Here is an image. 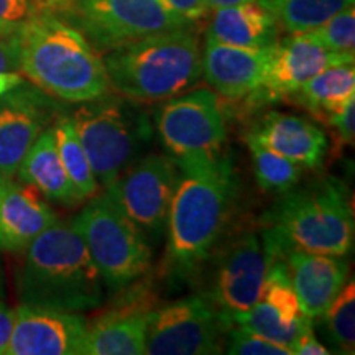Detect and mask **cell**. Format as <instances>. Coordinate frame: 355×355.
<instances>
[{
  "mask_svg": "<svg viewBox=\"0 0 355 355\" xmlns=\"http://www.w3.org/2000/svg\"><path fill=\"white\" fill-rule=\"evenodd\" d=\"M175 159V158H173ZM178 180L168 214L166 261L176 278H194L214 254L237 196L227 155L175 159Z\"/></svg>",
  "mask_w": 355,
  "mask_h": 355,
  "instance_id": "6da1fadb",
  "label": "cell"
},
{
  "mask_svg": "<svg viewBox=\"0 0 355 355\" xmlns=\"http://www.w3.org/2000/svg\"><path fill=\"white\" fill-rule=\"evenodd\" d=\"M25 250L17 275L21 304L86 313L104 303V279L74 219L56 220Z\"/></svg>",
  "mask_w": 355,
  "mask_h": 355,
  "instance_id": "7a4b0ae2",
  "label": "cell"
},
{
  "mask_svg": "<svg viewBox=\"0 0 355 355\" xmlns=\"http://www.w3.org/2000/svg\"><path fill=\"white\" fill-rule=\"evenodd\" d=\"M260 234L273 259H285L291 250L349 255L355 239L349 189L336 178H322L286 191L261 217Z\"/></svg>",
  "mask_w": 355,
  "mask_h": 355,
  "instance_id": "3957f363",
  "label": "cell"
},
{
  "mask_svg": "<svg viewBox=\"0 0 355 355\" xmlns=\"http://www.w3.org/2000/svg\"><path fill=\"white\" fill-rule=\"evenodd\" d=\"M17 35L20 73L46 94L81 104L109 92L104 61L94 44L61 17H38Z\"/></svg>",
  "mask_w": 355,
  "mask_h": 355,
  "instance_id": "277c9868",
  "label": "cell"
},
{
  "mask_svg": "<svg viewBox=\"0 0 355 355\" xmlns=\"http://www.w3.org/2000/svg\"><path fill=\"white\" fill-rule=\"evenodd\" d=\"M102 61L109 89L137 102L171 99L202 76V51L189 26L115 46Z\"/></svg>",
  "mask_w": 355,
  "mask_h": 355,
  "instance_id": "5b68a950",
  "label": "cell"
},
{
  "mask_svg": "<svg viewBox=\"0 0 355 355\" xmlns=\"http://www.w3.org/2000/svg\"><path fill=\"white\" fill-rule=\"evenodd\" d=\"M97 183L104 188L130 168L152 141L148 114L137 101L109 92L81 102L71 114Z\"/></svg>",
  "mask_w": 355,
  "mask_h": 355,
  "instance_id": "8992f818",
  "label": "cell"
},
{
  "mask_svg": "<svg viewBox=\"0 0 355 355\" xmlns=\"http://www.w3.org/2000/svg\"><path fill=\"white\" fill-rule=\"evenodd\" d=\"M73 219L110 293L125 290L148 273L152 265L148 239L109 191L92 196Z\"/></svg>",
  "mask_w": 355,
  "mask_h": 355,
  "instance_id": "52a82bcc",
  "label": "cell"
},
{
  "mask_svg": "<svg viewBox=\"0 0 355 355\" xmlns=\"http://www.w3.org/2000/svg\"><path fill=\"white\" fill-rule=\"evenodd\" d=\"M230 324L204 296H188L153 308L146 331L152 355L220 354Z\"/></svg>",
  "mask_w": 355,
  "mask_h": 355,
  "instance_id": "ba28073f",
  "label": "cell"
},
{
  "mask_svg": "<svg viewBox=\"0 0 355 355\" xmlns=\"http://www.w3.org/2000/svg\"><path fill=\"white\" fill-rule=\"evenodd\" d=\"M155 125L168 155L175 159L220 153L227 140L224 109L211 89L166 99L155 112Z\"/></svg>",
  "mask_w": 355,
  "mask_h": 355,
  "instance_id": "9c48e42d",
  "label": "cell"
},
{
  "mask_svg": "<svg viewBox=\"0 0 355 355\" xmlns=\"http://www.w3.org/2000/svg\"><path fill=\"white\" fill-rule=\"evenodd\" d=\"M273 260L259 230H241L217 252L204 298L232 324L234 316L247 313L259 300Z\"/></svg>",
  "mask_w": 355,
  "mask_h": 355,
  "instance_id": "30bf717a",
  "label": "cell"
},
{
  "mask_svg": "<svg viewBox=\"0 0 355 355\" xmlns=\"http://www.w3.org/2000/svg\"><path fill=\"white\" fill-rule=\"evenodd\" d=\"M76 12L89 42L101 50L191 26L163 0H79Z\"/></svg>",
  "mask_w": 355,
  "mask_h": 355,
  "instance_id": "8fae6325",
  "label": "cell"
},
{
  "mask_svg": "<svg viewBox=\"0 0 355 355\" xmlns=\"http://www.w3.org/2000/svg\"><path fill=\"white\" fill-rule=\"evenodd\" d=\"M176 180L178 168L170 155H146L105 191L152 243L166 230Z\"/></svg>",
  "mask_w": 355,
  "mask_h": 355,
  "instance_id": "7c38bea8",
  "label": "cell"
},
{
  "mask_svg": "<svg viewBox=\"0 0 355 355\" xmlns=\"http://www.w3.org/2000/svg\"><path fill=\"white\" fill-rule=\"evenodd\" d=\"M354 61L355 53L329 51L309 32L290 33L273 44L263 81L245 99L254 107L286 99L326 68Z\"/></svg>",
  "mask_w": 355,
  "mask_h": 355,
  "instance_id": "4fadbf2b",
  "label": "cell"
},
{
  "mask_svg": "<svg viewBox=\"0 0 355 355\" xmlns=\"http://www.w3.org/2000/svg\"><path fill=\"white\" fill-rule=\"evenodd\" d=\"M63 110L61 101L21 81L0 96V175L13 178L40 133Z\"/></svg>",
  "mask_w": 355,
  "mask_h": 355,
  "instance_id": "5bb4252c",
  "label": "cell"
},
{
  "mask_svg": "<svg viewBox=\"0 0 355 355\" xmlns=\"http://www.w3.org/2000/svg\"><path fill=\"white\" fill-rule=\"evenodd\" d=\"M309 322H313V319L304 314L283 259H275L268 266L255 304L247 313L232 318L235 326L288 349Z\"/></svg>",
  "mask_w": 355,
  "mask_h": 355,
  "instance_id": "9a60e30c",
  "label": "cell"
},
{
  "mask_svg": "<svg viewBox=\"0 0 355 355\" xmlns=\"http://www.w3.org/2000/svg\"><path fill=\"white\" fill-rule=\"evenodd\" d=\"M86 329L79 313L20 303L6 355H81Z\"/></svg>",
  "mask_w": 355,
  "mask_h": 355,
  "instance_id": "2e32d148",
  "label": "cell"
},
{
  "mask_svg": "<svg viewBox=\"0 0 355 355\" xmlns=\"http://www.w3.org/2000/svg\"><path fill=\"white\" fill-rule=\"evenodd\" d=\"M152 296L133 288L117 308L105 311L87 322L81 355H141L146 352V331Z\"/></svg>",
  "mask_w": 355,
  "mask_h": 355,
  "instance_id": "e0dca14e",
  "label": "cell"
},
{
  "mask_svg": "<svg viewBox=\"0 0 355 355\" xmlns=\"http://www.w3.org/2000/svg\"><path fill=\"white\" fill-rule=\"evenodd\" d=\"M272 51L273 44L266 48H243L206 38L202 74L207 84L225 99H245L263 81Z\"/></svg>",
  "mask_w": 355,
  "mask_h": 355,
  "instance_id": "ac0fdd59",
  "label": "cell"
},
{
  "mask_svg": "<svg viewBox=\"0 0 355 355\" xmlns=\"http://www.w3.org/2000/svg\"><path fill=\"white\" fill-rule=\"evenodd\" d=\"M58 217L46 198L32 184L0 180V250L21 252Z\"/></svg>",
  "mask_w": 355,
  "mask_h": 355,
  "instance_id": "d6986e66",
  "label": "cell"
},
{
  "mask_svg": "<svg viewBox=\"0 0 355 355\" xmlns=\"http://www.w3.org/2000/svg\"><path fill=\"white\" fill-rule=\"evenodd\" d=\"M247 140L298 163L303 170L321 168L327 152L326 133L308 119L291 114H265L247 133Z\"/></svg>",
  "mask_w": 355,
  "mask_h": 355,
  "instance_id": "ffe728a7",
  "label": "cell"
},
{
  "mask_svg": "<svg viewBox=\"0 0 355 355\" xmlns=\"http://www.w3.org/2000/svg\"><path fill=\"white\" fill-rule=\"evenodd\" d=\"M283 260L304 314L313 321L319 319L347 282V260L301 250H291Z\"/></svg>",
  "mask_w": 355,
  "mask_h": 355,
  "instance_id": "44dd1931",
  "label": "cell"
},
{
  "mask_svg": "<svg viewBox=\"0 0 355 355\" xmlns=\"http://www.w3.org/2000/svg\"><path fill=\"white\" fill-rule=\"evenodd\" d=\"M278 21L261 0L216 8L207 38L243 48H266L278 42Z\"/></svg>",
  "mask_w": 355,
  "mask_h": 355,
  "instance_id": "7402d4cb",
  "label": "cell"
},
{
  "mask_svg": "<svg viewBox=\"0 0 355 355\" xmlns=\"http://www.w3.org/2000/svg\"><path fill=\"white\" fill-rule=\"evenodd\" d=\"M51 125L44 128L30 146L17 170V175L21 183L32 184L50 201L73 207L83 199L61 163Z\"/></svg>",
  "mask_w": 355,
  "mask_h": 355,
  "instance_id": "603a6c76",
  "label": "cell"
},
{
  "mask_svg": "<svg viewBox=\"0 0 355 355\" xmlns=\"http://www.w3.org/2000/svg\"><path fill=\"white\" fill-rule=\"evenodd\" d=\"M290 97L295 104L309 110L316 117L327 119L355 97L354 63L326 68Z\"/></svg>",
  "mask_w": 355,
  "mask_h": 355,
  "instance_id": "cb8c5ba5",
  "label": "cell"
},
{
  "mask_svg": "<svg viewBox=\"0 0 355 355\" xmlns=\"http://www.w3.org/2000/svg\"><path fill=\"white\" fill-rule=\"evenodd\" d=\"M51 127L53 133H55L56 148L58 153H60L61 163H63L64 170L68 173L71 183L76 188L78 194L81 196L83 201L96 196L99 183H97L87 155L84 152V146L79 140L71 115L61 112Z\"/></svg>",
  "mask_w": 355,
  "mask_h": 355,
  "instance_id": "d4e9b609",
  "label": "cell"
},
{
  "mask_svg": "<svg viewBox=\"0 0 355 355\" xmlns=\"http://www.w3.org/2000/svg\"><path fill=\"white\" fill-rule=\"evenodd\" d=\"M278 25L288 33L309 32L337 12L354 6V0H263Z\"/></svg>",
  "mask_w": 355,
  "mask_h": 355,
  "instance_id": "484cf974",
  "label": "cell"
},
{
  "mask_svg": "<svg viewBox=\"0 0 355 355\" xmlns=\"http://www.w3.org/2000/svg\"><path fill=\"white\" fill-rule=\"evenodd\" d=\"M247 145L250 150L257 184L261 189L275 194H285L286 191L298 186L303 176V168L298 163L265 148L254 140H247Z\"/></svg>",
  "mask_w": 355,
  "mask_h": 355,
  "instance_id": "4316f807",
  "label": "cell"
},
{
  "mask_svg": "<svg viewBox=\"0 0 355 355\" xmlns=\"http://www.w3.org/2000/svg\"><path fill=\"white\" fill-rule=\"evenodd\" d=\"M327 337L340 354H354L355 349V285L345 282L329 308L321 316Z\"/></svg>",
  "mask_w": 355,
  "mask_h": 355,
  "instance_id": "83f0119b",
  "label": "cell"
},
{
  "mask_svg": "<svg viewBox=\"0 0 355 355\" xmlns=\"http://www.w3.org/2000/svg\"><path fill=\"white\" fill-rule=\"evenodd\" d=\"M74 8L73 0H0V32L17 33L38 17H61Z\"/></svg>",
  "mask_w": 355,
  "mask_h": 355,
  "instance_id": "f1b7e54d",
  "label": "cell"
},
{
  "mask_svg": "<svg viewBox=\"0 0 355 355\" xmlns=\"http://www.w3.org/2000/svg\"><path fill=\"white\" fill-rule=\"evenodd\" d=\"M309 33L334 53H355V8L345 7Z\"/></svg>",
  "mask_w": 355,
  "mask_h": 355,
  "instance_id": "f546056e",
  "label": "cell"
},
{
  "mask_svg": "<svg viewBox=\"0 0 355 355\" xmlns=\"http://www.w3.org/2000/svg\"><path fill=\"white\" fill-rule=\"evenodd\" d=\"M227 334V354L232 355H291V350L241 326H230Z\"/></svg>",
  "mask_w": 355,
  "mask_h": 355,
  "instance_id": "4dcf8cb0",
  "label": "cell"
},
{
  "mask_svg": "<svg viewBox=\"0 0 355 355\" xmlns=\"http://www.w3.org/2000/svg\"><path fill=\"white\" fill-rule=\"evenodd\" d=\"M332 128H336L337 135L340 141L344 144H354V133H355V97L349 99L337 112L331 114L326 119Z\"/></svg>",
  "mask_w": 355,
  "mask_h": 355,
  "instance_id": "1f68e13d",
  "label": "cell"
},
{
  "mask_svg": "<svg viewBox=\"0 0 355 355\" xmlns=\"http://www.w3.org/2000/svg\"><path fill=\"white\" fill-rule=\"evenodd\" d=\"M0 73H20L19 35L0 32Z\"/></svg>",
  "mask_w": 355,
  "mask_h": 355,
  "instance_id": "d6a6232c",
  "label": "cell"
},
{
  "mask_svg": "<svg viewBox=\"0 0 355 355\" xmlns=\"http://www.w3.org/2000/svg\"><path fill=\"white\" fill-rule=\"evenodd\" d=\"M291 355H327L331 350H327L319 343L316 334H314V322L306 324L301 332L296 336V339L291 344Z\"/></svg>",
  "mask_w": 355,
  "mask_h": 355,
  "instance_id": "836d02e7",
  "label": "cell"
},
{
  "mask_svg": "<svg viewBox=\"0 0 355 355\" xmlns=\"http://www.w3.org/2000/svg\"><path fill=\"white\" fill-rule=\"evenodd\" d=\"M163 2L176 13H180L181 17H184L191 24L201 20L209 12V8L206 6V0H163Z\"/></svg>",
  "mask_w": 355,
  "mask_h": 355,
  "instance_id": "e575fe53",
  "label": "cell"
},
{
  "mask_svg": "<svg viewBox=\"0 0 355 355\" xmlns=\"http://www.w3.org/2000/svg\"><path fill=\"white\" fill-rule=\"evenodd\" d=\"M15 309H12L6 301L0 298V355H6L8 343H10Z\"/></svg>",
  "mask_w": 355,
  "mask_h": 355,
  "instance_id": "d590c367",
  "label": "cell"
},
{
  "mask_svg": "<svg viewBox=\"0 0 355 355\" xmlns=\"http://www.w3.org/2000/svg\"><path fill=\"white\" fill-rule=\"evenodd\" d=\"M24 78L19 73H0V96L6 94L12 87L19 86Z\"/></svg>",
  "mask_w": 355,
  "mask_h": 355,
  "instance_id": "8d00e7d4",
  "label": "cell"
},
{
  "mask_svg": "<svg viewBox=\"0 0 355 355\" xmlns=\"http://www.w3.org/2000/svg\"><path fill=\"white\" fill-rule=\"evenodd\" d=\"M243 2H250V0H206V6L209 10H216V8L237 6V3H243ZM261 2H263V0H261Z\"/></svg>",
  "mask_w": 355,
  "mask_h": 355,
  "instance_id": "74e56055",
  "label": "cell"
},
{
  "mask_svg": "<svg viewBox=\"0 0 355 355\" xmlns=\"http://www.w3.org/2000/svg\"><path fill=\"white\" fill-rule=\"evenodd\" d=\"M3 295H6V275H3V265L2 260H0V298L2 300Z\"/></svg>",
  "mask_w": 355,
  "mask_h": 355,
  "instance_id": "f35d334b",
  "label": "cell"
},
{
  "mask_svg": "<svg viewBox=\"0 0 355 355\" xmlns=\"http://www.w3.org/2000/svg\"><path fill=\"white\" fill-rule=\"evenodd\" d=\"M0 180H2V175H0Z\"/></svg>",
  "mask_w": 355,
  "mask_h": 355,
  "instance_id": "ab89813d",
  "label": "cell"
}]
</instances>
